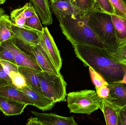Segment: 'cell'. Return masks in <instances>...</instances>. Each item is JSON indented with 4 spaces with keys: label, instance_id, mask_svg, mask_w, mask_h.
<instances>
[{
    "label": "cell",
    "instance_id": "cell-10",
    "mask_svg": "<svg viewBox=\"0 0 126 125\" xmlns=\"http://www.w3.org/2000/svg\"><path fill=\"white\" fill-rule=\"evenodd\" d=\"M110 89L109 96L103 100L118 108L126 105V84L112 82L109 83Z\"/></svg>",
    "mask_w": 126,
    "mask_h": 125
},
{
    "label": "cell",
    "instance_id": "cell-23",
    "mask_svg": "<svg viewBox=\"0 0 126 125\" xmlns=\"http://www.w3.org/2000/svg\"><path fill=\"white\" fill-rule=\"evenodd\" d=\"M89 71L91 79L95 87L96 90L103 86H108L109 83L99 73L90 67H89Z\"/></svg>",
    "mask_w": 126,
    "mask_h": 125
},
{
    "label": "cell",
    "instance_id": "cell-36",
    "mask_svg": "<svg viewBox=\"0 0 126 125\" xmlns=\"http://www.w3.org/2000/svg\"><path fill=\"white\" fill-rule=\"evenodd\" d=\"M4 13V11L2 8L0 7V16L2 15Z\"/></svg>",
    "mask_w": 126,
    "mask_h": 125
},
{
    "label": "cell",
    "instance_id": "cell-18",
    "mask_svg": "<svg viewBox=\"0 0 126 125\" xmlns=\"http://www.w3.org/2000/svg\"><path fill=\"white\" fill-rule=\"evenodd\" d=\"M119 109L102 100L100 109L103 114L107 125H120Z\"/></svg>",
    "mask_w": 126,
    "mask_h": 125
},
{
    "label": "cell",
    "instance_id": "cell-28",
    "mask_svg": "<svg viewBox=\"0 0 126 125\" xmlns=\"http://www.w3.org/2000/svg\"><path fill=\"white\" fill-rule=\"evenodd\" d=\"M96 6L103 11L110 14H114V7L109 0H95Z\"/></svg>",
    "mask_w": 126,
    "mask_h": 125
},
{
    "label": "cell",
    "instance_id": "cell-37",
    "mask_svg": "<svg viewBox=\"0 0 126 125\" xmlns=\"http://www.w3.org/2000/svg\"><path fill=\"white\" fill-rule=\"evenodd\" d=\"M6 0H0V5L3 4Z\"/></svg>",
    "mask_w": 126,
    "mask_h": 125
},
{
    "label": "cell",
    "instance_id": "cell-5",
    "mask_svg": "<svg viewBox=\"0 0 126 125\" xmlns=\"http://www.w3.org/2000/svg\"><path fill=\"white\" fill-rule=\"evenodd\" d=\"M39 78L44 95L56 103L66 101L67 83L61 73L57 75L41 71Z\"/></svg>",
    "mask_w": 126,
    "mask_h": 125
},
{
    "label": "cell",
    "instance_id": "cell-39",
    "mask_svg": "<svg viewBox=\"0 0 126 125\" xmlns=\"http://www.w3.org/2000/svg\"><path fill=\"white\" fill-rule=\"evenodd\" d=\"M123 2L125 4V6L126 7V0H122Z\"/></svg>",
    "mask_w": 126,
    "mask_h": 125
},
{
    "label": "cell",
    "instance_id": "cell-40",
    "mask_svg": "<svg viewBox=\"0 0 126 125\" xmlns=\"http://www.w3.org/2000/svg\"><path fill=\"white\" fill-rule=\"evenodd\" d=\"M57 0H49L50 1H51V2H54V1H56Z\"/></svg>",
    "mask_w": 126,
    "mask_h": 125
},
{
    "label": "cell",
    "instance_id": "cell-22",
    "mask_svg": "<svg viewBox=\"0 0 126 125\" xmlns=\"http://www.w3.org/2000/svg\"><path fill=\"white\" fill-rule=\"evenodd\" d=\"M24 7L14 10L10 14V18L13 25L20 28H24L26 18L24 14Z\"/></svg>",
    "mask_w": 126,
    "mask_h": 125
},
{
    "label": "cell",
    "instance_id": "cell-27",
    "mask_svg": "<svg viewBox=\"0 0 126 125\" xmlns=\"http://www.w3.org/2000/svg\"><path fill=\"white\" fill-rule=\"evenodd\" d=\"M109 0L114 9V14L123 17H126V7L122 0Z\"/></svg>",
    "mask_w": 126,
    "mask_h": 125
},
{
    "label": "cell",
    "instance_id": "cell-15",
    "mask_svg": "<svg viewBox=\"0 0 126 125\" xmlns=\"http://www.w3.org/2000/svg\"><path fill=\"white\" fill-rule=\"evenodd\" d=\"M0 96L28 105L34 106V103L30 100L24 92L13 84L0 87Z\"/></svg>",
    "mask_w": 126,
    "mask_h": 125
},
{
    "label": "cell",
    "instance_id": "cell-21",
    "mask_svg": "<svg viewBox=\"0 0 126 125\" xmlns=\"http://www.w3.org/2000/svg\"><path fill=\"white\" fill-rule=\"evenodd\" d=\"M74 8L81 15H84L87 11L96 8L95 0H70ZM99 9V8H98Z\"/></svg>",
    "mask_w": 126,
    "mask_h": 125
},
{
    "label": "cell",
    "instance_id": "cell-35",
    "mask_svg": "<svg viewBox=\"0 0 126 125\" xmlns=\"http://www.w3.org/2000/svg\"><path fill=\"white\" fill-rule=\"evenodd\" d=\"M125 66V70H124V74L123 77L121 80L115 82V83H120L125 84H126V66Z\"/></svg>",
    "mask_w": 126,
    "mask_h": 125
},
{
    "label": "cell",
    "instance_id": "cell-33",
    "mask_svg": "<svg viewBox=\"0 0 126 125\" xmlns=\"http://www.w3.org/2000/svg\"><path fill=\"white\" fill-rule=\"evenodd\" d=\"M120 125H126V105L119 109Z\"/></svg>",
    "mask_w": 126,
    "mask_h": 125
},
{
    "label": "cell",
    "instance_id": "cell-32",
    "mask_svg": "<svg viewBox=\"0 0 126 125\" xmlns=\"http://www.w3.org/2000/svg\"><path fill=\"white\" fill-rule=\"evenodd\" d=\"M98 97L101 100L106 99L110 93V89L108 86H104L96 90Z\"/></svg>",
    "mask_w": 126,
    "mask_h": 125
},
{
    "label": "cell",
    "instance_id": "cell-7",
    "mask_svg": "<svg viewBox=\"0 0 126 125\" xmlns=\"http://www.w3.org/2000/svg\"><path fill=\"white\" fill-rule=\"evenodd\" d=\"M1 45L12 53L17 66L27 67L43 71L32 56L29 55L17 46L14 38L2 43Z\"/></svg>",
    "mask_w": 126,
    "mask_h": 125
},
{
    "label": "cell",
    "instance_id": "cell-16",
    "mask_svg": "<svg viewBox=\"0 0 126 125\" xmlns=\"http://www.w3.org/2000/svg\"><path fill=\"white\" fill-rule=\"evenodd\" d=\"M18 69L25 78L28 86L36 91L42 93L40 84V71L27 67L18 66Z\"/></svg>",
    "mask_w": 126,
    "mask_h": 125
},
{
    "label": "cell",
    "instance_id": "cell-2",
    "mask_svg": "<svg viewBox=\"0 0 126 125\" xmlns=\"http://www.w3.org/2000/svg\"><path fill=\"white\" fill-rule=\"evenodd\" d=\"M58 21L63 34L73 47L82 45L106 49L87 25L85 14L66 16Z\"/></svg>",
    "mask_w": 126,
    "mask_h": 125
},
{
    "label": "cell",
    "instance_id": "cell-11",
    "mask_svg": "<svg viewBox=\"0 0 126 125\" xmlns=\"http://www.w3.org/2000/svg\"><path fill=\"white\" fill-rule=\"evenodd\" d=\"M26 96L34 103V106L43 112L49 111L55 105L56 102L52 100L32 89L27 85L21 89Z\"/></svg>",
    "mask_w": 126,
    "mask_h": 125
},
{
    "label": "cell",
    "instance_id": "cell-20",
    "mask_svg": "<svg viewBox=\"0 0 126 125\" xmlns=\"http://www.w3.org/2000/svg\"><path fill=\"white\" fill-rule=\"evenodd\" d=\"M15 34L12 28V23L7 14L0 16V43L1 44L15 37Z\"/></svg>",
    "mask_w": 126,
    "mask_h": 125
},
{
    "label": "cell",
    "instance_id": "cell-41",
    "mask_svg": "<svg viewBox=\"0 0 126 125\" xmlns=\"http://www.w3.org/2000/svg\"><path fill=\"white\" fill-rule=\"evenodd\" d=\"M0 45H1V43H0Z\"/></svg>",
    "mask_w": 126,
    "mask_h": 125
},
{
    "label": "cell",
    "instance_id": "cell-6",
    "mask_svg": "<svg viewBox=\"0 0 126 125\" xmlns=\"http://www.w3.org/2000/svg\"><path fill=\"white\" fill-rule=\"evenodd\" d=\"M35 59L42 71L55 75L60 73L54 65L45 50L40 45L26 46L21 48Z\"/></svg>",
    "mask_w": 126,
    "mask_h": 125
},
{
    "label": "cell",
    "instance_id": "cell-4",
    "mask_svg": "<svg viewBox=\"0 0 126 125\" xmlns=\"http://www.w3.org/2000/svg\"><path fill=\"white\" fill-rule=\"evenodd\" d=\"M67 102L70 113L90 114L99 109L102 100L95 91L84 90L69 92Z\"/></svg>",
    "mask_w": 126,
    "mask_h": 125
},
{
    "label": "cell",
    "instance_id": "cell-29",
    "mask_svg": "<svg viewBox=\"0 0 126 125\" xmlns=\"http://www.w3.org/2000/svg\"><path fill=\"white\" fill-rule=\"evenodd\" d=\"M0 60L7 61L16 65L14 56L12 53L0 45Z\"/></svg>",
    "mask_w": 126,
    "mask_h": 125
},
{
    "label": "cell",
    "instance_id": "cell-14",
    "mask_svg": "<svg viewBox=\"0 0 126 125\" xmlns=\"http://www.w3.org/2000/svg\"><path fill=\"white\" fill-rule=\"evenodd\" d=\"M27 105L26 103L0 96V111L6 116L20 115Z\"/></svg>",
    "mask_w": 126,
    "mask_h": 125
},
{
    "label": "cell",
    "instance_id": "cell-12",
    "mask_svg": "<svg viewBox=\"0 0 126 125\" xmlns=\"http://www.w3.org/2000/svg\"><path fill=\"white\" fill-rule=\"evenodd\" d=\"M31 113L37 117L43 125H78L73 116L66 117L52 113H41L35 111Z\"/></svg>",
    "mask_w": 126,
    "mask_h": 125
},
{
    "label": "cell",
    "instance_id": "cell-25",
    "mask_svg": "<svg viewBox=\"0 0 126 125\" xmlns=\"http://www.w3.org/2000/svg\"><path fill=\"white\" fill-rule=\"evenodd\" d=\"M112 58L117 62L126 61V42L121 44L110 53Z\"/></svg>",
    "mask_w": 126,
    "mask_h": 125
},
{
    "label": "cell",
    "instance_id": "cell-26",
    "mask_svg": "<svg viewBox=\"0 0 126 125\" xmlns=\"http://www.w3.org/2000/svg\"><path fill=\"white\" fill-rule=\"evenodd\" d=\"M12 83L17 89H21L27 85L26 82L23 76L19 72L11 71L9 73Z\"/></svg>",
    "mask_w": 126,
    "mask_h": 125
},
{
    "label": "cell",
    "instance_id": "cell-24",
    "mask_svg": "<svg viewBox=\"0 0 126 125\" xmlns=\"http://www.w3.org/2000/svg\"><path fill=\"white\" fill-rule=\"evenodd\" d=\"M25 28L42 32L44 28L39 20L37 14L26 20Z\"/></svg>",
    "mask_w": 126,
    "mask_h": 125
},
{
    "label": "cell",
    "instance_id": "cell-13",
    "mask_svg": "<svg viewBox=\"0 0 126 125\" xmlns=\"http://www.w3.org/2000/svg\"><path fill=\"white\" fill-rule=\"evenodd\" d=\"M49 7L58 20L66 16L83 15L73 6L70 0H57L54 2L49 1Z\"/></svg>",
    "mask_w": 126,
    "mask_h": 125
},
{
    "label": "cell",
    "instance_id": "cell-1",
    "mask_svg": "<svg viewBox=\"0 0 126 125\" xmlns=\"http://www.w3.org/2000/svg\"><path fill=\"white\" fill-rule=\"evenodd\" d=\"M76 56L84 67H90L99 73L108 83L121 80L125 66L115 61L106 49L89 45H76Z\"/></svg>",
    "mask_w": 126,
    "mask_h": 125
},
{
    "label": "cell",
    "instance_id": "cell-31",
    "mask_svg": "<svg viewBox=\"0 0 126 125\" xmlns=\"http://www.w3.org/2000/svg\"><path fill=\"white\" fill-rule=\"evenodd\" d=\"M0 64L2 66L4 70L8 75L11 71L18 72V66L13 63L7 61L0 60Z\"/></svg>",
    "mask_w": 126,
    "mask_h": 125
},
{
    "label": "cell",
    "instance_id": "cell-17",
    "mask_svg": "<svg viewBox=\"0 0 126 125\" xmlns=\"http://www.w3.org/2000/svg\"><path fill=\"white\" fill-rule=\"evenodd\" d=\"M43 24L50 25L53 22L48 0H30Z\"/></svg>",
    "mask_w": 126,
    "mask_h": 125
},
{
    "label": "cell",
    "instance_id": "cell-8",
    "mask_svg": "<svg viewBox=\"0 0 126 125\" xmlns=\"http://www.w3.org/2000/svg\"><path fill=\"white\" fill-rule=\"evenodd\" d=\"M39 45L47 53L58 70L60 72L63 65V60L54 38L47 27L44 28L41 35Z\"/></svg>",
    "mask_w": 126,
    "mask_h": 125
},
{
    "label": "cell",
    "instance_id": "cell-30",
    "mask_svg": "<svg viewBox=\"0 0 126 125\" xmlns=\"http://www.w3.org/2000/svg\"><path fill=\"white\" fill-rule=\"evenodd\" d=\"M12 80L9 75L4 70L0 64V88L7 85H12Z\"/></svg>",
    "mask_w": 126,
    "mask_h": 125
},
{
    "label": "cell",
    "instance_id": "cell-9",
    "mask_svg": "<svg viewBox=\"0 0 126 125\" xmlns=\"http://www.w3.org/2000/svg\"><path fill=\"white\" fill-rule=\"evenodd\" d=\"M12 28L15 36L14 38L16 44L20 48L25 46L36 45L39 44L42 32L13 25Z\"/></svg>",
    "mask_w": 126,
    "mask_h": 125
},
{
    "label": "cell",
    "instance_id": "cell-19",
    "mask_svg": "<svg viewBox=\"0 0 126 125\" xmlns=\"http://www.w3.org/2000/svg\"><path fill=\"white\" fill-rule=\"evenodd\" d=\"M118 45L126 42V17L111 15Z\"/></svg>",
    "mask_w": 126,
    "mask_h": 125
},
{
    "label": "cell",
    "instance_id": "cell-38",
    "mask_svg": "<svg viewBox=\"0 0 126 125\" xmlns=\"http://www.w3.org/2000/svg\"><path fill=\"white\" fill-rule=\"evenodd\" d=\"M119 63L123 65H126V61H124L121 62H119Z\"/></svg>",
    "mask_w": 126,
    "mask_h": 125
},
{
    "label": "cell",
    "instance_id": "cell-34",
    "mask_svg": "<svg viewBox=\"0 0 126 125\" xmlns=\"http://www.w3.org/2000/svg\"><path fill=\"white\" fill-rule=\"evenodd\" d=\"M27 125H43L37 117H31L27 120Z\"/></svg>",
    "mask_w": 126,
    "mask_h": 125
},
{
    "label": "cell",
    "instance_id": "cell-3",
    "mask_svg": "<svg viewBox=\"0 0 126 125\" xmlns=\"http://www.w3.org/2000/svg\"><path fill=\"white\" fill-rule=\"evenodd\" d=\"M85 17L87 25L106 50L112 52L118 45L111 14L96 8L87 11Z\"/></svg>",
    "mask_w": 126,
    "mask_h": 125
}]
</instances>
